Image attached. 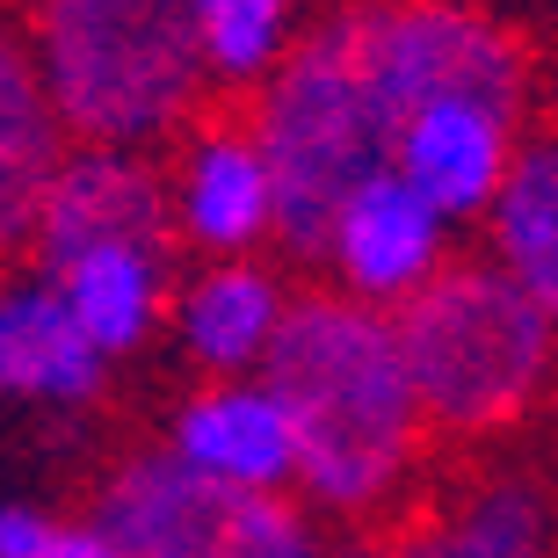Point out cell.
I'll return each mask as SVG.
<instances>
[{"label":"cell","mask_w":558,"mask_h":558,"mask_svg":"<svg viewBox=\"0 0 558 558\" xmlns=\"http://www.w3.org/2000/svg\"><path fill=\"white\" fill-rule=\"evenodd\" d=\"M262 385L290 421L298 478L290 500L333 530H377L407 508L428 464L414 385L392 341V312H371L341 290H298L283 312Z\"/></svg>","instance_id":"6da1fadb"},{"label":"cell","mask_w":558,"mask_h":558,"mask_svg":"<svg viewBox=\"0 0 558 558\" xmlns=\"http://www.w3.org/2000/svg\"><path fill=\"white\" fill-rule=\"evenodd\" d=\"M428 442L486 450L530 428L558 392V319H544L486 254H457L392 312Z\"/></svg>","instance_id":"7a4b0ae2"},{"label":"cell","mask_w":558,"mask_h":558,"mask_svg":"<svg viewBox=\"0 0 558 558\" xmlns=\"http://www.w3.org/2000/svg\"><path fill=\"white\" fill-rule=\"evenodd\" d=\"M22 29L65 145L167 153L210 102L182 0H29Z\"/></svg>","instance_id":"3957f363"},{"label":"cell","mask_w":558,"mask_h":558,"mask_svg":"<svg viewBox=\"0 0 558 558\" xmlns=\"http://www.w3.org/2000/svg\"><path fill=\"white\" fill-rule=\"evenodd\" d=\"M240 124L254 131V153H262L269 189H276V254L312 262L333 204L363 174H377L385 145H392V109H385L371 65L355 51L341 0L305 22L290 59L247 95Z\"/></svg>","instance_id":"277c9868"},{"label":"cell","mask_w":558,"mask_h":558,"mask_svg":"<svg viewBox=\"0 0 558 558\" xmlns=\"http://www.w3.org/2000/svg\"><path fill=\"white\" fill-rule=\"evenodd\" d=\"M124 558H312L319 522L290 494H232L153 442L124 450L81 508Z\"/></svg>","instance_id":"5b68a950"},{"label":"cell","mask_w":558,"mask_h":558,"mask_svg":"<svg viewBox=\"0 0 558 558\" xmlns=\"http://www.w3.org/2000/svg\"><path fill=\"white\" fill-rule=\"evenodd\" d=\"M341 8L392 124L435 95L537 109V51L486 0H341Z\"/></svg>","instance_id":"8992f818"},{"label":"cell","mask_w":558,"mask_h":558,"mask_svg":"<svg viewBox=\"0 0 558 558\" xmlns=\"http://www.w3.org/2000/svg\"><path fill=\"white\" fill-rule=\"evenodd\" d=\"M312 262L327 269V290L371 312H399L421 283H435L457 262V226L421 189L399 182L392 167H377L333 204Z\"/></svg>","instance_id":"52a82bcc"},{"label":"cell","mask_w":558,"mask_h":558,"mask_svg":"<svg viewBox=\"0 0 558 558\" xmlns=\"http://www.w3.org/2000/svg\"><path fill=\"white\" fill-rule=\"evenodd\" d=\"M167 240L189 262H240L276 254V189L254 153V131L240 117H196L160 160Z\"/></svg>","instance_id":"ba28073f"},{"label":"cell","mask_w":558,"mask_h":558,"mask_svg":"<svg viewBox=\"0 0 558 558\" xmlns=\"http://www.w3.org/2000/svg\"><path fill=\"white\" fill-rule=\"evenodd\" d=\"M377 558H558V478L544 464H478L399 515Z\"/></svg>","instance_id":"9c48e42d"},{"label":"cell","mask_w":558,"mask_h":558,"mask_svg":"<svg viewBox=\"0 0 558 558\" xmlns=\"http://www.w3.org/2000/svg\"><path fill=\"white\" fill-rule=\"evenodd\" d=\"M153 450L232 494H290V478H298L290 421L262 377H189L167 399Z\"/></svg>","instance_id":"30bf717a"},{"label":"cell","mask_w":558,"mask_h":558,"mask_svg":"<svg viewBox=\"0 0 558 558\" xmlns=\"http://www.w3.org/2000/svg\"><path fill=\"white\" fill-rule=\"evenodd\" d=\"M522 138H530V109L486 102V95H435L392 124L385 167L407 189H421L450 226H478Z\"/></svg>","instance_id":"8fae6325"},{"label":"cell","mask_w":558,"mask_h":558,"mask_svg":"<svg viewBox=\"0 0 558 558\" xmlns=\"http://www.w3.org/2000/svg\"><path fill=\"white\" fill-rule=\"evenodd\" d=\"M298 298L276 254H240V262H189L167 298V333L189 377H262L283 312Z\"/></svg>","instance_id":"7c38bea8"},{"label":"cell","mask_w":558,"mask_h":558,"mask_svg":"<svg viewBox=\"0 0 558 558\" xmlns=\"http://www.w3.org/2000/svg\"><path fill=\"white\" fill-rule=\"evenodd\" d=\"M109 377L117 371L73 327V312L44 283V269L8 262L0 269V407H22L44 421H81L109 399Z\"/></svg>","instance_id":"4fadbf2b"},{"label":"cell","mask_w":558,"mask_h":558,"mask_svg":"<svg viewBox=\"0 0 558 558\" xmlns=\"http://www.w3.org/2000/svg\"><path fill=\"white\" fill-rule=\"evenodd\" d=\"M44 269V283L59 290V305L73 312V327L95 341L109 371L138 363L167 333V298H174V240L145 232V240H95V247H65Z\"/></svg>","instance_id":"5bb4252c"},{"label":"cell","mask_w":558,"mask_h":558,"mask_svg":"<svg viewBox=\"0 0 558 558\" xmlns=\"http://www.w3.org/2000/svg\"><path fill=\"white\" fill-rule=\"evenodd\" d=\"M145 232H167L160 153L65 145L51 182H44L37 226H29V262H51L65 247H95V240H145Z\"/></svg>","instance_id":"9a60e30c"},{"label":"cell","mask_w":558,"mask_h":558,"mask_svg":"<svg viewBox=\"0 0 558 558\" xmlns=\"http://www.w3.org/2000/svg\"><path fill=\"white\" fill-rule=\"evenodd\" d=\"M59 153L65 131L51 95H44L37 59H29V29H22V15L0 8V262L29 254V226H37Z\"/></svg>","instance_id":"2e32d148"},{"label":"cell","mask_w":558,"mask_h":558,"mask_svg":"<svg viewBox=\"0 0 558 558\" xmlns=\"http://www.w3.org/2000/svg\"><path fill=\"white\" fill-rule=\"evenodd\" d=\"M478 240L508 283L558 319V131H530L508 160L494 204L478 210Z\"/></svg>","instance_id":"e0dca14e"},{"label":"cell","mask_w":558,"mask_h":558,"mask_svg":"<svg viewBox=\"0 0 558 558\" xmlns=\"http://www.w3.org/2000/svg\"><path fill=\"white\" fill-rule=\"evenodd\" d=\"M182 8H189V44H196L204 87L240 95V102L290 59V44L312 22V0H182Z\"/></svg>","instance_id":"ac0fdd59"},{"label":"cell","mask_w":558,"mask_h":558,"mask_svg":"<svg viewBox=\"0 0 558 558\" xmlns=\"http://www.w3.org/2000/svg\"><path fill=\"white\" fill-rule=\"evenodd\" d=\"M0 558H124L87 515H59L51 500L0 494Z\"/></svg>","instance_id":"d6986e66"},{"label":"cell","mask_w":558,"mask_h":558,"mask_svg":"<svg viewBox=\"0 0 558 558\" xmlns=\"http://www.w3.org/2000/svg\"><path fill=\"white\" fill-rule=\"evenodd\" d=\"M312 558H377L371 530H319V551Z\"/></svg>","instance_id":"ffe728a7"}]
</instances>
